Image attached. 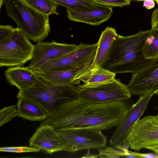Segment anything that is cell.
<instances>
[{
	"instance_id": "obj_29",
	"label": "cell",
	"mask_w": 158,
	"mask_h": 158,
	"mask_svg": "<svg viewBox=\"0 0 158 158\" xmlns=\"http://www.w3.org/2000/svg\"><path fill=\"white\" fill-rule=\"evenodd\" d=\"M155 6V3L153 0H145L143 1V6L148 9H152Z\"/></svg>"
},
{
	"instance_id": "obj_5",
	"label": "cell",
	"mask_w": 158,
	"mask_h": 158,
	"mask_svg": "<svg viewBox=\"0 0 158 158\" xmlns=\"http://www.w3.org/2000/svg\"><path fill=\"white\" fill-rule=\"evenodd\" d=\"M18 27L5 39L0 42V66H21L30 61L35 45Z\"/></svg>"
},
{
	"instance_id": "obj_28",
	"label": "cell",
	"mask_w": 158,
	"mask_h": 158,
	"mask_svg": "<svg viewBox=\"0 0 158 158\" xmlns=\"http://www.w3.org/2000/svg\"><path fill=\"white\" fill-rule=\"evenodd\" d=\"M139 158H158V155L153 153H141L136 152Z\"/></svg>"
},
{
	"instance_id": "obj_4",
	"label": "cell",
	"mask_w": 158,
	"mask_h": 158,
	"mask_svg": "<svg viewBox=\"0 0 158 158\" xmlns=\"http://www.w3.org/2000/svg\"><path fill=\"white\" fill-rule=\"evenodd\" d=\"M7 15L30 40L43 41L50 31L48 16L28 6L22 0H4Z\"/></svg>"
},
{
	"instance_id": "obj_15",
	"label": "cell",
	"mask_w": 158,
	"mask_h": 158,
	"mask_svg": "<svg viewBox=\"0 0 158 158\" xmlns=\"http://www.w3.org/2000/svg\"><path fill=\"white\" fill-rule=\"evenodd\" d=\"M112 7L98 4L95 7L82 11L66 10L67 16L70 20L98 26L107 21L112 15Z\"/></svg>"
},
{
	"instance_id": "obj_35",
	"label": "cell",
	"mask_w": 158,
	"mask_h": 158,
	"mask_svg": "<svg viewBox=\"0 0 158 158\" xmlns=\"http://www.w3.org/2000/svg\"><path fill=\"white\" fill-rule=\"evenodd\" d=\"M157 117L158 118V114H157V115H156Z\"/></svg>"
},
{
	"instance_id": "obj_20",
	"label": "cell",
	"mask_w": 158,
	"mask_h": 158,
	"mask_svg": "<svg viewBox=\"0 0 158 158\" xmlns=\"http://www.w3.org/2000/svg\"><path fill=\"white\" fill-rule=\"evenodd\" d=\"M144 56L147 59L158 56V30L151 28L146 38L143 48Z\"/></svg>"
},
{
	"instance_id": "obj_17",
	"label": "cell",
	"mask_w": 158,
	"mask_h": 158,
	"mask_svg": "<svg viewBox=\"0 0 158 158\" xmlns=\"http://www.w3.org/2000/svg\"><path fill=\"white\" fill-rule=\"evenodd\" d=\"M8 83L17 87L19 90L31 87L37 78V74L27 67H10L4 72Z\"/></svg>"
},
{
	"instance_id": "obj_9",
	"label": "cell",
	"mask_w": 158,
	"mask_h": 158,
	"mask_svg": "<svg viewBox=\"0 0 158 158\" xmlns=\"http://www.w3.org/2000/svg\"><path fill=\"white\" fill-rule=\"evenodd\" d=\"M77 96L93 102H108L130 98L131 94L127 86L119 79L94 87L77 85Z\"/></svg>"
},
{
	"instance_id": "obj_18",
	"label": "cell",
	"mask_w": 158,
	"mask_h": 158,
	"mask_svg": "<svg viewBox=\"0 0 158 158\" xmlns=\"http://www.w3.org/2000/svg\"><path fill=\"white\" fill-rule=\"evenodd\" d=\"M17 107L18 116L31 121H43L48 116L47 113L39 105L28 99H18Z\"/></svg>"
},
{
	"instance_id": "obj_30",
	"label": "cell",
	"mask_w": 158,
	"mask_h": 158,
	"mask_svg": "<svg viewBox=\"0 0 158 158\" xmlns=\"http://www.w3.org/2000/svg\"><path fill=\"white\" fill-rule=\"evenodd\" d=\"M88 151L87 154L84 156L82 157L83 158H95L98 157V155L92 154L90 152L89 149H88Z\"/></svg>"
},
{
	"instance_id": "obj_24",
	"label": "cell",
	"mask_w": 158,
	"mask_h": 158,
	"mask_svg": "<svg viewBox=\"0 0 158 158\" xmlns=\"http://www.w3.org/2000/svg\"><path fill=\"white\" fill-rule=\"evenodd\" d=\"M38 148L27 146L1 147L0 151L2 152L24 153L30 152H38L40 151Z\"/></svg>"
},
{
	"instance_id": "obj_12",
	"label": "cell",
	"mask_w": 158,
	"mask_h": 158,
	"mask_svg": "<svg viewBox=\"0 0 158 158\" xmlns=\"http://www.w3.org/2000/svg\"><path fill=\"white\" fill-rule=\"evenodd\" d=\"M154 95L149 93L140 96L138 101L131 107L121 123L118 127L111 137L109 143L115 146L127 137L136 122L143 114L151 98Z\"/></svg>"
},
{
	"instance_id": "obj_2",
	"label": "cell",
	"mask_w": 158,
	"mask_h": 158,
	"mask_svg": "<svg viewBox=\"0 0 158 158\" xmlns=\"http://www.w3.org/2000/svg\"><path fill=\"white\" fill-rule=\"evenodd\" d=\"M150 30L128 36L118 35L109 60L102 67L116 74L136 73L153 62L157 57L147 59L143 48Z\"/></svg>"
},
{
	"instance_id": "obj_22",
	"label": "cell",
	"mask_w": 158,
	"mask_h": 158,
	"mask_svg": "<svg viewBox=\"0 0 158 158\" xmlns=\"http://www.w3.org/2000/svg\"><path fill=\"white\" fill-rule=\"evenodd\" d=\"M99 157L120 158L126 157L129 150H127L118 145L115 146L107 147L98 149Z\"/></svg>"
},
{
	"instance_id": "obj_11",
	"label": "cell",
	"mask_w": 158,
	"mask_h": 158,
	"mask_svg": "<svg viewBox=\"0 0 158 158\" xmlns=\"http://www.w3.org/2000/svg\"><path fill=\"white\" fill-rule=\"evenodd\" d=\"M78 46L54 40L38 42L35 45L33 56L28 67L33 71H36L48 61L67 54Z\"/></svg>"
},
{
	"instance_id": "obj_34",
	"label": "cell",
	"mask_w": 158,
	"mask_h": 158,
	"mask_svg": "<svg viewBox=\"0 0 158 158\" xmlns=\"http://www.w3.org/2000/svg\"><path fill=\"white\" fill-rule=\"evenodd\" d=\"M156 2H157V3L158 5V0H156Z\"/></svg>"
},
{
	"instance_id": "obj_6",
	"label": "cell",
	"mask_w": 158,
	"mask_h": 158,
	"mask_svg": "<svg viewBox=\"0 0 158 158\" xmlns=\"http://www.w3.org/2000/svg\"><path fill=\"white\" fill-rule=\"evenodd\" d=\"M56 130L60 139L61 151L75 152L84 149H99L106 145L107 137L101 131L78 128Z\"/></svg>"
},
{
	"instance_id": "obj_14",
	"label": "cell",
	"mask_w": 158,
	"mask_h": 158,
	"mask_svg": "<svg viewBox=\"0 0 158 158\" xmlns=\"http://www.w3.org/2000/svg\"><path fill=\"white\" fill-rule=\"evenodd\" d=\"M90 64L78 69L74 78L76 85L81 81L84 84L80 85L81 87H94L110 82L115 79V73L102 67L92 68Z\"/></svg>"
},
{
	"instance_id": "obj_33",
	"label": "cell",
	"mask_w": 158,
	"mask_h": 158,
	"mask_svg": "<svg viewBox=\"0 0 158 158\" xmlns=\"http://www.w3.org/2000/svg\"><path fill=\"white\" fill-rule=\"evenodd\" d=\"M133 1H144L145 0H132ZM154 2H156V0H153Z\"/></svg>"
},
{
	"instance_id": "obj_16",
	"label": "cell",
	"mask_w": 158,
	"mask_h": 158,
	"mask_svg": "<svg viewBox=\"0 0 158 158\" xmlns=\"http://www.w3.org/2000/svg\"><path fill=\"white\" fill-rule=\"evenodd\" d=\"M118 34L114 28L107 27L102 31L95 54L90 64L92 68L102 67L109 60L111 50Z\"/></svg>"
},
{
	"instance_id": "obj_27",
	"label": "cell",
	"mask_w": 158,
	"mask_h": 158,
	"mask_svg": "<svg viewBox=\"0 0 158 158\" xmlns=\"http://www.w3.org/2000/svg\"><path fill=\"white\" fill-rule=\"evenodd\" d=\"M152 28L158 30V8L153 11L151 17Z\"/></svg>"
},
{
	"instance_id": "obj_7",
	"label": "cell",
	"mask_w": 158,
	"mask_h": 158,
	"mask_svg": "<svg viewBox=\"0 0 158 158\" xmlns=\"http://www.w3.org/2000/svg\"><path fill=\"white\" fill-rule=\"evenodd\" d=\"M98 43L80 44L77 48L60 57L52 59L37 71H65L78 69L90 64L95 54Z\"/></svg>"
},
{
	"instance_id": "obj_32",
	"label": "cell",
	"mask_w": 158,
	"mask_h": 158,
	"mask_svg": "<svg viewBox=\"0 0 158 158\" xmlns=\"http://www.w3.org/2000/svg\"><path fill=\"white\" fill-rule=\"evenodd\" d=\"M4 0H0V8H1L2 6L4 4Z\"/></svg>"
},
{
	"instance_id": "obj_26",
	"label": "cell",
	"mask_w": 158,
	"mask_h": 158,
	"mask_svg": "<svg viewBox=\"0 0 158 158\" xmlns=\"http://www.w3.org/2000/svg\"><path fill=\"white\" fill-rule=\"evenodd\" d=\"M15 28L10 25H0V42L7 38L12 33Z\"/></svg>"
},
{
	"instance_id": "obj_13",
	"label": "cell",
	"mask_w": 158,
	"mask_h": 158,
	"mask_svg": "<svg viewBox=\"0 0 158 158\" xmlns=\"http://www.w3.org/2000/svg\"><path fill=\"white\" fill-rule=\"evenodd\" d=\"M30 146L49 154L61 151L60 139L56 129L47 124L40 125L29 140Z\"/></svg>"
},
{
	"instance_id": "obj_10",
	"label": "cell",
	"mask_w": 158,
	"mask_h": 158,
	"mask_svg": "<svg viewBox=\"0 0 158 158\" xmlns=\"http://www.w3.org/2000/svg\"><path fill=\"white\" fill-rule=\"evenodd\" d=\"M127 85L131 95L158 94V56L150 65L132 74Z\"/></svg>"
},
{
	"instance_id": "obj_23",
	"label": "cell",
	"mask_w": 158,
	"mask_h": 158,
	"mask_svg": "<svg viewBox=\"0 0 158 158\" xmlns=\"http://www.w3.org/2000/svg\"><path fill=\"white\" fill-rule=\"evenodd\" d=\"M16 116H18V110L16 106H4L0 111V126H2Z\"/></svg>"
},
{
	"instance_id": "obj_25",
	"label": "cell",
	"mask_w": 158,
	"mask_h": 158,
	"mask_svg": "<svg viewBox=\"0 0 158 158\" xmlns=\"http://www.w3.org/2000/svg\"><path fill=\"white\" fill-rule=\"evenodd\" d=\"M97 4L106 6L123 7L130 5L131 0H92Z\"/></svg>"
},
{
	"instance_id": "obj_31",
	"label": "cell",
	"mask_w": 158,
	"mask_h": 158,
	"mask_svg": "<svg viewBox=\"0 0 158 158\" xmlns=\"http://www.w3.org/2000/svg\"><path fill=\"white\" fill-rule=\"evenodd\" d=\"M149 149L158 154V144L151 148Z\"/></svg>"
},
{
	"instance_id": "obj_1",
	"label": "cell",
	"mask_w": 158,
	"mask_h": 158,
	"mask_svg": "<svg viewBox=\"0 0 158 158\" xmlns=\"http://www.w3.org/2000/svg\"><path fill=\"white\" fill-rule=\"evenodd\" d=\"M130 98L108 102L91 101L79 98L62 105L40 125L64 128L108 130L118 126L132 105Z\"/></svg>"
},
{
	"instance_id": "obj_8",
	"label": "cell",
	"mask_w": 158,
	"mask_h": 158,
	"mask_svg": "<svg viewBox=\"0 0 158 158\" xmlns=\"http://www.w3.org/2000/svg\"><path fill=\"white\" fill-rule=\"evenodd\" d=\"M127 139L130 148L139 151L158 144V118L147 116L138 120L130 131Z\"/></svg>"
},
{
	"instance_id": "obj_19",
	"label": "cell",
	"mask_w": 158,
	"mask_h": 158,
	"mask_svg": "<svg viewBox=\"0 0 158 158\" xmlns=\"http://www.w3.org/2000/svg\"><path fill=\"white\" fill-rule=\"evenodd\" d=\"M78 69L65 71H34L36 74L40 75L52 83L57 85L72 84L76 85L74 78Z\"/></svg>"
},
{
	"instance_id": "obj_21",
	"label": "cell",
	"mask_w": 158,
	"mask_h": 158,
	"mask_svg": "<svg viewBox=\"0 0 158 158\" xmlns=\"http://www.w3.org/2000/svg\"><path fill=\"white\" fill-rule=\"evenodd\" d=\"M26 4L38 11L46 15H59L57 5L51 0H22Z\"/></svg>"
},
{
	"instance_id": "obj_3",
	"label": "cell",
	"mask_w": 158,
	"mask_h": 158,
	"mask_svg": "<svg viewBox=\"0 0 158 158\" xmlns=\"http://www.w3.org/2000/svg\"><path fill=\"white\" fill-rule=\"evenodd\" d=\"M37 74L33 85L28 89L19 90L18 99H28L52 115L63 104L77 97V85L72 84H54L42 75Z\"/></svg>"
}]
</instances>
